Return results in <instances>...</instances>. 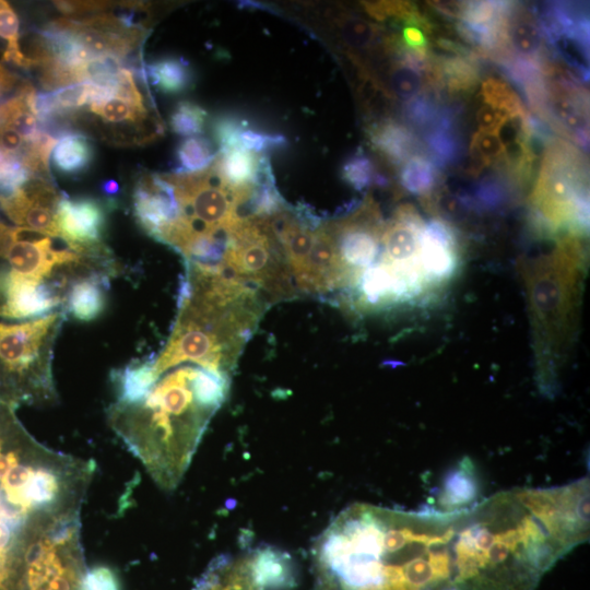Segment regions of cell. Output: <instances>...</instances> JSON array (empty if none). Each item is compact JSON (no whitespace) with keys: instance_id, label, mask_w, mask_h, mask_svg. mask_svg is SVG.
Returning a JSON list of instances; mask_svg holds the SVG:
<instances>
[{"instance_id":"6da1fadb","label":"cell","mask_w":590,"mask_h":590,"mask_svg":"<svg viewBox=\"0 0 590 590\" xmlns=\"http://www.w3.org/2000/svg\"><path fill=\"white\" fill-rule=\"evenodd\" d=\"M589 479L502 491L459 514L452 590H535L589 539Z\"/></svg>"},{"instance_id":"7a4b0ae2","label":"cell","mask_w":590,"mask_h":590,"mask_svg":"<svg viewBox=\"0 0 590 590\" xmlns=\"http://www.w3.org/2000/svg\"><path fill=\"white\" fill-rule=\"evenodd\" d=\"M460 511L346 507L315 543L318 590H452Z\"/></svg>"},{"instance_id":"3957f363","label":"cell","mask_w":590,"mask_h":590,"mask_svg":"<svg viewBox=\"0 0 590 590\" xmlns=\"http://www.w3.org/2000/svg\"><path fill=\"white\" fill-rule=\"evenodd\" d=\"M228 389V376L193 364L178 365L160 374L138 398L114 401L108 422L153 481L172 491Z\"/></svg>"},{"instance_id":"277c9868","label":"cell","mask_w":590,"mask_h":590,"mask_svg":"<svg viewBox=\"0 0 590 590\" xmlns=\"http://www.w3.org/2000/svg\"><path fill=\"white\" fill-rule=\"evenodd\" d=\"M170 335L152 359L153 373L193 364L231 375L269 303L256 290L222 273L186 268Z\"/></svg>"},{"instance_id":"5b68a950","label":"cell","mask_w":590,"mask_h":590,"mask_svg":"<svg viewBox=\"0 0 590 590\" xmlns=\"http://www.w3.org/2000/svg\"><path fill=\"white\" fill-rule=\"evenodd\" d=\"M579 236L568 234L550 252L519 266L532 329L536 380L542 392L548 394L556 389L576 334L586 269Z\"/></svg>"},{"instance_id":"8992f818","label":"cell","mask_w":590,"mask_h":590,"mask_svg":"<svg viewBox=\"0 0 590 590\" xmlns=\"http://www.w3.org/2000/svg\"><path fill=\"white\" fill-rule=\"evenodd\" d=\"M63 309L30 320L0 322V400L48 403L57 399L52 351Z\"/></svg>"},{"instance_id":"52a82bcc","label":"cell","mask_w":590,"mask_h":590,"mask_svg":"<svg viewBox=\"0 0 590 590\" xmlns=\"http://www.w3.org/2000/svg\"><path fill=\"white\" fill-rule=\"evenodd\" d=\"M138 82L123 68L106 83H83L78 107L70 113L75 133L88 131L117 145L146 144L162 135L163 122Z\"/></svg>"},{"instance_id":"ba28073f","label":"cell","mask_w":590,"mask_h":590,"mask_svg":"<svg viewBox=\"0 0 590 590\" xmlns=\"http://www.w3.org/2000/svg\"><path fill=\"white\" fill-rule=\"evenodd\" d=\"M568 146L552 148L533 192L534 219L548 233L560 229L580 235L588 224L585 176Z\"/></svg>"},{"instance_id":"9c48e42d","label":"cell","mask_w":590,"mask_h":590,"mask_svg":"<svg viewBox=\"0 0 590 590\" xmlns=\"http://www.w3.org/2000/svg\"><path fill=\"white\" fill-rule=\"evenodd\" d=\"M107 205L91 197L63 196L56 214L58 237L76 252L110 256L104 243Z\"/></svg>"},{"instance_id":"30bf717a","label":"cell","mask_w":590,"mask_h":590,"mask_svg":"<svg viewBox=\"0 0 590 590\" xmlns=\"http://www.w3.org/2000/svg\"><path fill=\"white\" fill-rule=\"evenodd\" d=\"M63 196L50 178L33 176L10 194L0 196V208L17 226L58 237L56 214Z\"/></svg>"},{"instance_id":"8fae6325","label":"cell","mask_w":590,"mask_h":590,"mask_svg":"<svg viewBox=\"0 0 590 590\" xmlns=\"http://www.w3.org/2000/svg\"><path fill=\"white\" fill-rule=\"evenodd\" d=\"M64 302L52 284L0 268V318L30 320L62 309Z\"/></svg>"},{"instance_id":"7c38bea8","label":"cell","mask_w":590,"mask_h":590,"mask_svg":"<svg viewBox=\"0 0 590 590\" xmlns=\"http://www.w3.org/2000/svg\"><path fill=\"white\" fill-rule=\"evenodd\" d=\"M248 555L252 576L260 590H288L295 586V566L287 553L266 546Z\"/></svg>"},{"instance_id":"4fadbf2b","label":"cell","mask_w":590,"mask_h":590,"mask_svg":"<svg viewBox=\"0 0 590 590\" xmlns=\"http://www.w3.org/2000/svg\"><path fill=\"white\" fill-rule=\"evenodd\" d=\"M109 275L94 274L75 281L67 295L63 311L87 322L101 316L106 307Z\"/></svg>"},{"instance_id":"5bb4252c","label":"cell","mask_w":590,"mask_h":590,"mask_svg":"<svg viewBox=\"0 0 590 590\" xmlns=\"http://www.w3.org/2000/svg\"><path fill=\"white\" fill-rule=\"evenodd\" d=\"M193 590H260L251 573L249 555L214 559Z\"/></svg>"},{"instance_id":"9a60e30c","label":"cell","mask_w":590,"mask_h":590,"mask_svg":"<svg viewBox=\"0 0 590 590\" xmlns=\"http://www.w3.org/2000/svg\"><path fill=\"white\" fill-rule=\"evenodd\" d=\"M35 95L34 86L24 83L13 97L0 104V125L12 128L30 144L37 142L44 133L34 111Z\"/></svg>"},{"instance_id":"2e32d148","label":"cell","mask_w":590,"mask_h":590,"mask_svg":"<svg viewBox=\"0 0 590 590\" xmlns=\"http://www.w3.org/2000/svg\"><path fill=\"white\" fill-rule=\"evenodd\" d=\"M268 157L244 149L219 151L213 166L220 177L233 188H246L258 180Z\"/></svg>"},{"instance_id":"e0dca14e","label":"cell","mask_w":590,"mask_h":590,"mask_svg":"<svg viewBox=\"0 0 590 590\" xmlns=\"http://www.w3.org/2000/svg\"><path fill=\"white\" fill-rule=\"evenodd\" d=\"M146 82L166 94H179L193 83L189 62L182 57H163L144 63Z\"/></svg>"},{"instance_id":"ac0fdd59","label":"cell","mask_w":590,"mask_h":590,"mask_svg":"<svg viewBox=\"0 0 590 590\" xmlns=\"http://www.w3.org/2000/svg\"><path fill=\"white\" fill-rule=\"evenodd\" d=\"M368 133L375 149L394 164L404 163L412 157L417 145L412 132L392 120L375 125Z\"/></svg>"},{"instance_id":"d6986e66","label":"cell","mask_w":590,"mask_h":590,"mask_svg":"<svg viewBox=\"0 0 590 590\" xmlns=\"http://www.w3.org/2000/svg\"><path fill=\"white\" fill-rule=\"evenodd\" d=\"M93 158L94 145L83 133H72L59 139L51 153L56 172L68 176L86 170Z\"/></svg>"},{"instance_id":"ffe728a7","label":"cell","mask_w":590,"mask_h":590,"mask_svg":"<svg viewBox=\"0 0 590 590\" xmlns=\"http://www.w3.org/2000/svg\"><path fill=\"white\" fill-rule=\"evenodd\" d=\"M476 493L471 462H462L445 481L439 502L441 511L467 509Z\"/></svg>"},{"instance_id":"44dd1931","label":"cell","mask_w":590,"mask_h":590,"mask_svg":"<svg viewBox=\"0 0 590 590\" xmlns=\"http://www.w3.org/2000/svg\"><path fill=\"white\" fill-rule=\"evenodd\" d=\"M425 140L436 165L450 164L457 161L462 152L461 141L455 132L452 117L446 111L435 125L427 129Z\"/></svg>"},{"instance_id":"7402d4cb","label":"cell","mask_w":590,"mask_h":590,"mask_svg":"<svg viewBox=\"0 0 590 590\" xmlns=\"http://www.w3.org/2000/svg\"><path fill=\"white\" fill-rule=\"evenodd\" d=\"M216 151L210 140L203 135L188 137L176 149V164L172 173L188 174L208 168L216 158Z\"/></svg>"},{"instance_id":"603a6c76","label":"cell","mask_w":590,"mask_h":590,"mask_svg":"<svg viewBox=\"0 0 590 590\" xmlns=\"http://www.w3.org/2000/svg\"><path fill=\"white\" fill-rule=\"evenodd\" d=\"M542 32L539 25L529 19H508L506 39L519 59L536 62L542 49Z\"/></svg>"},{"instance_id":"cb8c5ba5","label":"cell","mask_w":590,"mask_h":590,"mask_svg":"<svg viewBox=\"0 0 590 590\" xmlns=\"http://www.w3.org/2000/svg\"><path fill=\"white\" fill-rule=\"evenodd\" d=\"M400 182L411 193L426 194L437 182V165L424 156L413 155L403 163Z\"/></svg>"},{"instance_id":"d4e9b609","label":"cell","mask_w":590,"mask_h":590,"mask_svg":"<svg viewBox=\"0 0 590 590\" xmlns=\"http://www.w3.org/2000/svg\"><path fill=\"white\" fill-rule=\"evenodd\" d=\"M20 22L9 2L0 0V38L7 42L3 59L24 69L32 68L31 59L20 46Z\"/></svg>"},{"instance_id":"484cf974","label":"cell","mask_w":590,"mask_h":590,"mask_svg":"<svg viewBox=\"0 0 590 590\" xmlns=\"http://www.w3.org/2000/svg\"><path fill=\"white\" fill-rule=\"evenodd\" d=\"M208 113L200 105L190 102H179L169 117V126L173 132L182 137H193L202 133Z\"/></svg>"},{"instance_id":"4316f807","label":"cell","mask_w":590,"mask_h":590,"mask_svg":"<svg viewBox=\"0 0 590 590\" xmlns=\"http://www.w3.org/2000/svg\"><path fill=\"white\" fill-rule=\"evenodd\" d=\"M485 103L507 113L511 118L524 116L523 108L509 85L495 78H488L482 84Z\"/></svg>"},{"instance_id":"83f0119b","label":"cell","mask_w":590,"mask_h":590,"mask_svg":"<svg viewBox=\"0 0 590 590\" xmlns=\"http://www.w3.org/2000/svg\"><path fill=\"white\" fill-rule=\"evenodd\" d=\"M285 145L286 139L283 134L257 130L245 120L236 137V149H244L258 154L284 148Z\"/></svg>"},{"instance_id":"f1b7e54d","label":"cell","mask_w":590,"mask_h":590,"mask_svg":"<svg viewBox=\"0 0 590 590\" xmlns=\"http://www.w3.org/2000/svg\"><path fill=\"white\" fill-rule=\"evenodd\" d=\"M341 175L354 189L363 190L376 182L379 174L376 173L371 160L358 149L345 161Z\"/></svg>"},{"instance_id":"f546056e","label":"cell","mask_w":590,"mask_h":590,"mask_svg":"<svg viewBox=\"0 0 590 590\" xmlns=\"http://www.w3.org/2000/svg\"><path fill=\"white\" fill-rule=\"evenodd\" d=\"M390 83L398 97L411 101L418 96L422 86L421 72L414 67L401 62L393 69Z\"/></svg>"},{"instance_id":"4dcf8cb0","label":"cell","mask_w":590,"mask_h":590,"mask_svg":"<svg viewBox=\"0 0 590 590\" xmlns=\"http://www.w3.org/2000/svg\"><path fill=\"white\" fill-rule=\"evenodd\" d=\"M32 176L25 166L0 151V196H7L23 186Z\"/></svg>"},{"instance_id":"1f68e13d","label":"cell","mask_w":590,"mask_h":590,"mask_svg":"<svg viewBox=\"0 0 590 590\" xmlns=\"http://www.w3.org/2000/svg\"><path fill=\"white\" fill-rule=\"evenodd\" d=\"M474 158L487 165L506 153V145L498 133L477 131L471 142Z\"/></svg>"},{"instance_id":"d6a6232c","label":"cell","mask_w":590,"mask_h":590,"mask_svg":"<svg viewBox=\"0 0 590 590\" xmlns=\"http://www.w3.org/2000/svg\"><path fill=\"white\" fill-rule=\"evenodd\" d=\"M344 40L352 47L366 48L376 36V26L358 17L346 19L342 24Z\"/></svg>"},{"instance_id":"836d02e7","label":"cell","mask_w":590,"mask_h":590,"mask_svg":"<svg viewBox=\"0 0 590 590\" xmlns=\"http://www.w3.org/2000/svg\"><path fill=\"white\" fill-rule=\"evenodd\" d=\"M80 590H120L118 575L107 566H95L86 569Z\"/></svg>"},{"instance_id":"e575fe53","label":"cell","mask_w":590,"mask_h":590,"mask_svg":"<svg viewBox=\"0 0 590 590\" xmlns=\"http://www.w3.org/2000/svg\"><path fill=\"white\" fill-rule=\"evenodd\" d=\"M33 144L27 143L12 128L0 125V151L4 154L17 158L23 164L31 154Z\"/></svg>"},{"instance_id":"d590c367","label":"cell","mask_w":590,"mask_h":590,"mask_svg":"<svg viewBox=\"0 0 590 590\" xmlns=\"http://www.w3.org/2000/svg\"><path fill=\"white\" fill-rule=\"evenodd\" d=\"M510 119V116L492 105L485 103L483 104L476 113V121L480 127V131L498 133L502 128L506 125L507 120Z\"/></svg>"},{"instance_id":"8d00e7d4","label":"cell","mask_w":590,"mask_h":590,"mask_svg":"<svg viewBox=\"0 0 590 590\" xmlns=\"http://www.w3.org/2000/svg\"><path fill=\"white\" fill-rule=\"evenodd\" d=\"M403 42L406 45V49L425 52L426 39L422 31L412 23L410 26L403 28Z\"/></svg>"},{"instance_id":"74e56055","label":"cell","mask_w":590,"mask_h":590,"mask_svg":"<svg viewBox=\"0 0 590 590\" xmlns=\"http://www.w3.org/2000/svg\"><path fill=\"white\" fill-rule=\"evenodd\" d=\"M17 83V78L0 63V91L7 93Z\"/></svg>"},{"instance_id":"f35d334b","label":"cell","mask_w":590,"mask_h":590,"mask_svg":"<svg viewBox=\"0 0 590 590\" xmlns=\"http://www.w3.org/2000/svg\"><path fill=\"white\" fill-rule=\"evenodd\" d=\"M102 189L106 194L111 196L119 191V185L117 181L109 179L103 184Z\"/></svg>"}]
</instances>
